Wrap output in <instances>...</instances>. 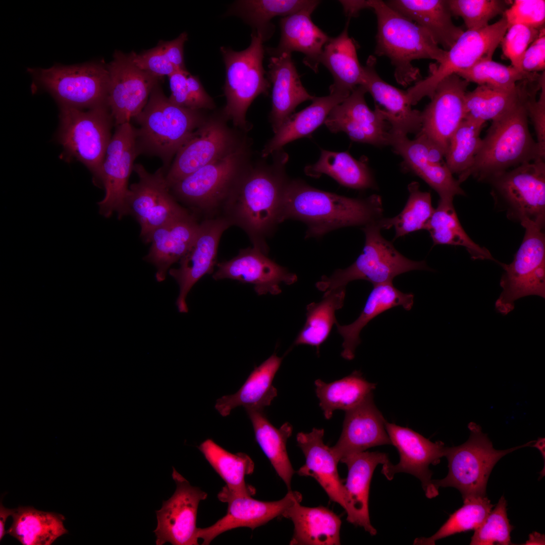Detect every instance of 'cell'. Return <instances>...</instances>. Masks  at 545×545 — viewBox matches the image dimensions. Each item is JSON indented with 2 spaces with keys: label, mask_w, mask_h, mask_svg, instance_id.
Listing matches in <instances>:
<instances>
[{
  "label": "cell",
  "mask_w": 545,
  "mask_h": 545,
  "mask_svg": "<svg viewBox=\"0 0 545 545\" xmlns=\"http://www.w3.org/2000/svg\"><path fill=\"white\" fill-rule=\"evenodd\" d=\"M272 161L252 160L238 178L218 215L244 230L253 246L267 254L266 238L279 223L281 203L288 180V154L282 149Z\"/></svg>",
  "instance_id": "obj_1"
},
{
  "label": "cell",
  "mask_w": 545,
  "mask_h": 545,
  "mask_svg": "<svg viewBox=\"0 0 545 545\" xmlns=\"http://www.w3.org/2000/svg\"><path fill=\"white\" fill-rule=\"evenodd\" d=\"M537 88L525 81L518 100L507 112L492 121L472 166L459 175L460 184L470 177L479 181L520 165L538 159L545 153L532 137L528 126L527 104Z\"/></svg>",
  "instance_id": "obj_2"
},
{
  "label": "cell",
  "mask_w": 545,
  "mask_h": 545,
  "mask_svg": "<svg viewBox=\"0 0 545 545\" xmlns=\"http://www.w3.org/2000/svg\"><path fill=\"white\" fill-rule=\"evenodd\" d=\"M381 197L352 198L313 188L299 180L285 187L280 222L294 219L307 226L306 237H318L339 228L364 226L383 217Z\"/></svg>",
  "instance_id": "obj_3"
},
{
  "label": "cell",
  "mask_w": 545,
  "mask_h": 545,
  "mask_svg": "<svg viewBox=\"0 0 545 545\" xmlns=\"http://www.w3.org/2000/svg\"><path fill=\"white\" fill-rule=\"evenodd\" d=\"M368 5L377 18L375 53L390 60L399 84L407 86L420 77L419 69L412 64L413 61L427 59L439 63L443 60L447 50L440 48L424 28L383 1H368Z\"/></svg>",
  "instance_id": "obj_4"
},
{
  "label": "cell",
  "mask_w": 545,
  "mask_h": 545,
  "mask_svg": "<svg viewBox=\"0 0 545 545\" xmlns=\"http://www.w3.org/2000/svg\"><path fill=\"white\" fill-rule=\"evenodd\" d=\"M204 112L172 103L158 83L134 118L139 125L135 129L139 154L158 156L167 171L179 149L207 119Z\"/></svg>",
  "instance_id": "obj_5"
},
{
  "label": "cell",
  "mask_w": 545,
  "mask_h": 545,
  "mask_svg": "<svg viewBox=\"0 0 545 545\" xmlns=\"http://www.w3.org/2000/svg\"><path fill=\"white\" fill-rule=\"evenodd\" d=\"M251 36L250 45L243 50L220 48L225 65L224 91L226 98V105L221 111L237 129L244 133L251 128L246 120L249 106L259 95H267L270 87L263 66V41L254 30Z\"/></svg>",
  "instance_id": "obj_6"
},
{
  "label": "cell",
  "mask_w": 545,
  "mask_h": 545,
  "mask_svg": "<svg viewBox=\"0 0 545 545\" xmlns=\"http://www.w3.org/2000/svg\"><path fill=\"white\" fill-rule=\"evenodd\" d=\"M247 138L235 150L201 168L171 187L176 199L208 217L219 214L236 181L252 161Z\"/></svg>",
  "instance_id": "obj_7"
},
{
  "label": "cell",
  "mask_w": 545,
  "mask_h": 545,
  "mask_svg": "<svg viewBox=\"0 0 545 545\" xmlns=\"http://www.w3.org/2000/svg\"><path fill=\"white\" fill-rule=\"evenodd\" d=\"M495 205L524 228L543 229L545 223V162H526L488 179Z\"/></svg>",
  "instance_id": "obj_8"
},
{
  "label": "cell",
  "mask_w": 545,
  "mask_h": 545,
  "mask_svg": "<svg viewBox=\"0 0 545 545\" xmlns=\"http://www.w3.org/2000/svg\"><path fill=\"white\" fill-rule=\"evenodd\" d=\"M365 244L355 261L330 276H323L316 284L320 291L345 288L349 282L364 280L376 285L392 282L396 276L411 270L431 269L425 261H414L400 253L392 243L382 235L379 220L364 226Z\"/></svg>",
  "instance_id": "obj_9"
},
{
  "label": "cell",
  "mask_w": 545,
  "mask_h": 545,
  "mask_svg": "<svg viewBox=\"0 0 545 545\" xmlns=\"http://www.w3.org/2000/svg\"><path fill=\"white\" fill-rule=\"evenodd\" d=\"M470 436L463 444L446 447L445 456L448 461L449 471L442 479L432 480L436 489L453 487L462 494L463 500L486 496L487 482L492 470L498 461L506 454L530 446L534 441L511 449L498 450L494 448L487 435L481 427L471 422L468 425Z\"/></svg>",
  "instance_id": "obj_10"
},
{
  "label": "cell",
  "mask_w": 545,
  "mask_h": 545,
  "mask_svg": "<svg viewBox=\"0 0 545 545\" xmlns=\"http://www.w3.org/2000/svg\"><path fill=\"white\" fill-rule=\"evenodd\" d=\"M59 141L71 157L83 163L101 186V167L114 124L107 105L84 111L61 105Z\"/></svg>",
  "instance_id": "obj_11"
},
{
  "label": "cell",
  "mask_w": 545,
  "mask_h": 545,
  "mask_svg": "<svg viewBox=\"0 0 545 545\" xmlns=\"http://www.w3.org/2000/svg\"><path fill=\"white\" fill-rule=\"evenodd\" d=\"M508 29L505 18L478 29L464 31L447 50L443 60L430 67V75L417 82L407 91L412 105L424 97L431 98L438 84L446 77L468 69L479 61L492 59Z\"/></svg>",
  "instance_id": "obj_12"
},
{
  "label": "cell",
  "mask_w": 545,
  "mask_h": 545,
  "mask_svg": "<svg viewBox=\"0 0 545 545\" xmlns=\"http://www.w3.org/2000/svg\"><path fill=\"white\" fill-rule=\"evenodd\" d=\"M28 71L60 105L90 109L107 105L109 72L101 64L57 65Z\"/></svg>",
  "instance_id": "obj_13"
},
{
  "label": "cell",
  "mask_w": 545,
  "mask_h": 545,
  "mask_svg": "<svg viewBox=\"0 0 545 545\" xmlns=\"http://www.w3.org/2000/svg\"><path fill=\"white\" fill-rule=\"evenodd\" d=\"M522 243L512 262H499L504 270L501 280L502 292L495 303L496 310L506 315L515 301L529 295L545 298V236L543 229L525 228Z\"/></svg>",
  "instance_id": "obj_14"
},
{
  "label": "cell",
  "mask_w": 545,
  "mask_h": 545,
  "mask_svg": "<svg viewBox=\"0 0 545 545\" xmlns=\"http://www.w3.org/2000/svg\"><path fill=\"white\" fill-rule=\"evenodd\" d=\"M222 111L208 115L176 154L166 174L170 188L201 168L236 149L245 134L230 128Z\"/></svg>",
  "instance_id": "obj_15"
},
{
  "label": "cell",
  "mask_w": 545,
  "mask_h": 545,
  "mask_svg": "<svg viewBox=\"0 0 545 545\" xmlns=\"http://www.w3.org/2000/svg\"><path fill=\"white\" fill-rule=\"evenodd\" d=\"M133 171L139 180L129 188L126 205L128 214L140 226V237L145 242L156 229L189 212L172 194L166 180L167 171L161 167L154 173L148 172L141 164Z\"/></svg>",
  "instance_id": "obj_16"
},
{
  "label": "cell",
  "mask_w": 545,
  "mask_h": 545,
  "mask_svg": "<svg viewBox=\"0 0 545 545\" xmlns=\"http://www.w3.org/2000/svg\"><path fill=\"white\" fill-rule=\"evenodd\" d=\"M107 148L101 171L105 195L98 202L99 212L105 217L114 213L119 220L128 215L126 199L128 181L138 152L135 128L130 122L116 127Z\"/></svg>",
  "instance_id": "obj_17"
},
{
  "label": "cell",
  "mask_w": 545,
  "mask_h": 545,
  "mask_svg": "<svg viewBox=\"0 0 545 545\" xmlns=\"http://www.w3.org/2000/svg\"><path fill=\"white\" fill-rule=\"evenodd\" d=\"M107 65V105L116 127L130 122L141 113L160 78L136 66L128 54L116 50Z\"/></svg>",
  "instance_id": "obj_18"
},
{
  "label": "cell",
  "mask_w": 545,
  "mask_h": 545,
  "mask_svg": "<svg viewBox=\"0 0 545 545\" xmlns=\"http://www.w3.org/2000/svg\"><path fill=\"white\" fill-rule=\"evenodd\" d=\"M172 477L176 489L172 496L163 501L156 511V544L170 542L173 545L198 544L196 526L198 505L207 494L189 482L173 467Z\"/></svg>",
  "instance_id": "obj_19"
},
{
  "label": "cell",
  "mask_w": 545,
  "mask_h": 545,
  "mask_svg": "<svg viewBox=\"0 0 545 545\" xmlns=\"http://www.w3.org/2000/svg\"><path fill=\"white\" fill-rule=\"evenodd\" d=\"M386 429L392 445L397 449L400 461L396 465L390 461L383 465L382 473L392 480L396 473L405 472L418 478L425 496L429 499L438 495L432 484L430 464L437 465L445 456L446 447L441 441L432 442L410 428L386 422Z\"/></svg>",
  "instance_id": "obj_20"
},
{
  "label": "cell",
  "mask_w": 545,
  "mask_h": 545,
  "mask_svg": "<svg viewBox=\"0 0 545 545\" xmlns=\"http://www.w3.org/2000/svg\"><path fill=\"white\" fill-rule=\"evenodd\" d=\"M469 82L457 74L441 81L421 112L419 135L438 147L445 155L450 139L465 118V97Z\"/></svg>",
  "instance_id": "obj_21"
},
{
  "label": "cell",
  "mask_w": 545,
  "mask_h": 545,
  "mask_svg": "<svg viewBox=\"0 0 545 545\" xmlns=\"http://www.w3.org/2000/svg\"><path fill=\"white\" fill-rule=\"evenodd\" d=\"M231 226L229 221L220 215L206 217L200 222L197 236L189 251L179 260V267L169 269V275L179 287L176 301L179 312H188L186 299L188 293L203 276L213 272L221 237Z\"/></svg>",
  "instance_id": "obj_22"
},
{
  "label": "cell",
  "mask_w": 545,
  "mask_h": 545,
  "mask_svg": "<svg viewBox=\"0 0 545 545\" xmlns=\"http://www.w3.org/2000/svg\"><path fill=\"white\" fill-rule=\"evenodd\" d=\"M366 92L362 85L356 87L332 110L324 123L332 132H344L354 141L376 146L389 145L391 126L378 105L374 111L367 106Z\"/></svg>",
  "instance_id": "obj_23"
},
{
  "label": "cell",
  "mask_w": 545,
  "mask_h": 545,
  "mask_svg": "<svg viewBox=\"0 0 545 545\" xmlns=\"http://www.w3.org/2000/svg\"><path fill=\"white\" fill-rule=\"evenodd\" d=\"M217 498L221 502L227 503V512L212 525L198 528L197 536L203 540V545L209 544L216 536L232 529L248 527L253 530L282 516L289 507L297 502L301 503L302 500L300 493L291 490L283 499L273 502L256 500L251 496L233 495L222 490Z\"/></svg>",
  "instance_id": "obj_24"
},
{
  "label": "cell",
  "mask_w": 545,
  "mask_h": 545,
  "mask_svg": "<svg viewBox=\"0 0 545 545\" xmlns=\"http://www.w3.org/2000/svg\"><path fill=\"white\" fill-rule=\"evenodd\" d=\"M216 266L212 275L214 280L228 279L250 284L258 295H278L282 292V283L290 285L297 281L296 274L277 263L255 246L240 249L237 255L216 263Z\"/></svg>",
  "instance_id": "obj_25"
},
{
  "label": "cell",
  "mask_w": 545,
  "mask_h": 545,
  "mask_svg": "<svg viewBox=\"0 0 545 545\" xmlns=\"http://www.w3.org/2000/svg\"><path fill=\"white\" fill-rule=\"evenodd\" d=\"M386 421L375 405L373 395L346 411L339 440L331 447L340 462L344 457L378 446L392 445Z\"/></svg>",
  "instance_id": "obj_26"
},
{
  "label": "cell",
  "mask_w": 545,
  "mask_h": 545,
  "mask_svg": "<svg viewBox=\"0 0 545 545\" xmlns=\"http://www.w3.org/2000/svg\"><path fill=\"white\" fill-rule=\"evenodd\" d=\"M389 145L403 158L404 168L425 182L440 199H453L456 195H465L445 162L435 164L429 160L428 141L423 137L416 135L410 139L407 135L390 130Z\"/></svg>",
  "instance_id": "obj_27"
},
{
  "label": "cell",
  "mask_w": 545,
  "mask_h": 545,
  "mask_svg": "<svg viewBox=\"0 0 545 545\" xmlns=\"http://www.w3.org/2000/svg\"><path fill=\"white\" fill-rule=\"evenodd\" d=\"M200 222L189 211L154 230L145 242L150 243L144 259L156 268L155 278L166 279L171 266L179 260L192 246L198 233Z\"/></svg>",
  "instance_id": "obj_28"
},
{
  "label": "cell",
  "mask_w": 545,
  "mask_h": 545,
  "mask_svg": "<svg viewBox=\"0 0 545 545\" xmlns=\"http://www.w3.org/2000/svg\"><path fill=\"white\" fill-rule=\"evenodd\" d=\"M320 2L316 1L314 4L280 20L281 38L278 45L266 49L270 57L300 52L305 56L303 63L314 72H318L323 48L330 38L311 18Z\"/></svg>",
  "instance_id": "obj_29"
},
{
  "label": "cell",
  "mask_w": 545,
  "mask_h": 545,
  "mask_svg": "<svg viewBox=\"0 0 545 545\" xmlns=\"http://www.w3.org/2000/svg\"><path fill=\"white\" fill-rule=\"evenodd\" d=\"M348 468L345 488L347 496V520L362 527L371 535L376 530L371 524L369 514V493L373 473L378 464L390 460L387 454L363 451L348 455L341 461Z\"/></svg>",
  "instance_id": "obj_30"
},
{
  "label": "cell",
  "mask_w": 545,
  "mask_h": 545,
  "mask_svg": "<svg viewBox=\"0 0 545 545\" xmlns=\"http://www.w3.org/2000/svg\"><path fill=\"white\" fill-rule=\"evenodd\" d=\"M324 429L313 428L310 432H299L297 442L305 458V463L297 471L300 476L314 478L330 500L346 511L347 496L344 480L339 475V462L331 448L323 442Z\"/></svg>",
  "instance_id": "obj_31"
},
{
  "label": "cell",
  "mask_w": 545,
  "mask_h": 545,
  "mask_svg": "<svg viewBox=\"0 0 545 545\" xmlns=\"http://www.w3.org/2000/svg\"><path fill=\"white\" fill-rule=\"evenodd\" d=\"M376 58L370 56L363 66L361 85L375 102L384 107L382 112L391 130L408 135L418 134L422 126L421 112L413 109L406 91L383 80L375 70Z\"/></svg>",
  "instance_id": "obj_32"
},
{
  "label": "cell",
  "mask_w": 545,
  "mask_h": 545,
  "mask_svg": "<svg viewBox=\"0 0 545 545\" xmlns=\"http://www.w3.org/2000/svg\"><path fill=\"white\" fill-rule=\"evenodd\" d=\"M268 79L272 85V107L269 120L274 133L302 102L314 96L302 84L291 53H283L269 59Z\"/></svg>",
  "instance_id": "obj_33"
},
{
  "label": "cell",
  "mask_w": 545,
  "mask_h": 545,
  "mask_svg": "<svg viewBox=\"0 0 545 545\" xmlns=\"http://www.w3.org/2000/svg\"><path fill=\"white\" fill-rule=\"evenodd\" d=\"M385 3L426 30L445 50L464 32L453 23L447 0H392Z\"/></svg>",
  "instance_id": "obj_34"
},
{
  "label": "cell",
  "mask_w": 545,
  "mask_h": 545,
  "mask_svg": "<svg viewBox=\"0 0 545 545\" xmlns=\"http://www.w3.org/2000/svg\"><path fill=\"white\" fill-rule=\"evenodd\" d=\"M413 303L412 293L401 292L394 287L392 282L374 285L359 317L347 325H342L338 322L336 323L338 332L343 339L342 357L348 360L354 358L355 349L361 342L360 333L370 320L395 307L400 306L410 310Z\"/></svg>",
  "instance_id": "obj_35"
},
{
  "label": "cell",
  "mask_w": 545,
  "mask_h": 545,
  "mask_svg": "<svg viewBox=\"0 0 545 545\" xmlns=\"http://www.w3.org/2000/svg\"><path fill=\"white\" fill-rule=\"evenodd\" d=\"M282 517L293 523L294 533L290 544H340V518L328 508L308 507L297 502L289 507Z\"/></svg>",
  "instance_id": "obj_36"
},
{
  "label": "cell",
  "mask_w": 545,
  "mask_h": 545,
  "mask_svg": "<svg viewBox=\"0 0 545 545\" xmlns=\"http://www.w3.org/2000/svg\"><path fill=\"white\" fill-rule=\"evenodd\" d=\"M283 358L273 354L254 369L238 392L218 399L215 409L222 416H227L237 407L263 410L270 405L277 396L272 381Z\"/></svg>",
  "instance_id": "obj_37"
},
{
  "label": "cell",
  "mask_w": 545,
  "mask_h": 545,
  "mask_svg": "<svg viewBox=\"0 0 545 545\" xmlns=\"http://www.w3.org/2000/svg\"><path fill=\"white\" fill-rule=\"evenodd\" d=\"M349 95L330 91L329 95L314 96L312 103L300 112L292 114L265 145L261 157L266 158L282 149L286 144L308 137L324 122L332 110Z\"/></svg>",
  "instance_id": "obj_38"
},
{
  "label": "cell",
  "mask_w": 545,
  "mask_h": 545,
  "mask_svg": "<svg viewBox=\"0 0 545 545\" xmlns=\"http://www.w3.org/2000/svg\"><path fill=\"white\" fill-rule=\"evenodd\" d=\"M349 21V18L338 36L330 38L320 60V64L329 70L334 79L330 91L347 95L361 85L363 77V66L358 61L355 43L348 34Z\"/></svg>",
  "instance_id": "obj_39"
},
{
  "label": "cell",
  "mask_w": 545,
  "mask_h": 545,
  "mask_svg": "<svg viewBox=\"0 0 545 545\" xmlns=\"http://www.w3.org/2000/svg\"><path fill=\"white\" fill-rule=\"evenodd\" d=\"M252 424L255 440L288 490L295 473L287 450V442L293 427L289 422L279 428L269 421L262 409H246Z\"/></svg>",
  "instance_id": "obj_40"
},
{
  "label": "cell",
  "mask_w": 545,
  "mask_h": 545,
  "mask_svg": "<svg viewBox=\"0 0 545 545\" xmlns=\"http://www.w3.org/2000/svg\"><path fill=\"white\" fill-rule=\"evenodd\" d=\"M12 516L13 523L7 534L23 545H50L68 533L64 525L65 518L60 514L21 506Z\"/></svg>",
  "instance_id": "obj_41"
},
{
  "label": "cell",
  "mask_w": 545,
  "mask_h": 545,
  "mask_svg": "<svg viewBox=\"0 0 545 545\" xmlns=\"http://www.w3.org/2000/svg\"><path fill=\"white\" fill-rule=\"evenodd\" d=\"M198 448L226 483L222 490L236 496L255 494L254 487L245 480V476L251 474L254 469V463L247 454L229 452L211 439L203 442Z\"/></svg>",
  "instance_id": "obj_42"
},
{
  "label": "cell",
  "mask_w": 545,
  "mask_h": 545,
  "mask_svg": "<svg viewBox=\"0 0 545 545\" xmlns=\"http://www.w3.org/2000/svg\"><path fill=\"white\" fill-rule=\"evenodd\" d=\"M314 0H242L233 3L226 15L241 18L259 33L263 41L273 35L275 26L271 23L277 16L290 15L313 4Z\"/></svg>",
  "instance_id": "obj_43"
},
{
  "label": "cell",
  "mask_w": 545,
  "mask_h": 545,
  "mask_svg": "<svg viewBox=\"0 0 545 545\" xmlns=\"http://www.w3.org/2000/svg\"><path fill=\"white\" fill-rule=\"evenodd\" d=\"M312 177L326 174L343 186L355 189L376 188L373 177L365 160L354 158L346 152L321 150L318 160L305 168Z\"/></svg>",
  "instance_id": "obj_44"
},
{
  "label": "cell",
  "mask_w": 545,
  "mask_h": 545,
  "mask_svg": "<svg viewBox=\"0 0 545 545\" xmlns=\"http://www.w3.org/2000/svg\"><path fill=\"white\" fill-rule=\"evenodd\" d=\"M314 383L319 406L326 419H330L336 410L346 412L361 403L372 395L376 386L356 370L330 383L320 379H316Z\"/></svg>",
  "instance_id": "obj_45"
},
{
  "label": "cell",
  "mask_w": 545,
  "mask_h": 545,
  "mask_svg": "<svg viewBox=\"0 0 545 545\" xmlns=\"http://www.w3.org/2000/svg\"><path fill=\"white\" fill-rule=\"evenodd\" d=\"M453 201V199H440L426 226L425 230L430 233L433 245L462 246L474 260H490L498 263L487 249L475 243L465 232Z\"/></svg>",
  "instance_id": "obj_46"
},
{
  "label": "cell",
  "mask_w": 545,
  "mask_h": 545,
  "mask_svg": "<svg viewBox=\"0 0 545 545\" xmlns=\"http://www.w3.org/2000/svg\"><path fill=\"white\" fill-rule=\"evenodd\" d=\"M345 293V288L327 291L320 302L307 305L306 321L294 345L315 347L319 352L320 346L328 339L333 325L337 322L335 313L343 306Z\"/></svg>",
  "instance_id": "obj_47"
},
{
  "label": "cell",
  "mask_w": 545,
  "mask_h": 545,
  "mask_svg": "<svg viewBox=\"0 0 545 545\" xmlns=\"http://www.w3.org/2000/svg\"><path fill=\"white\" fill-rule=\"evenodd\" d=\"M524 80L518 82L511 90L478 85L474 90L467 92L465 97L464 119L483 124L495 120L509 110L518 100Z\"/></svg>",
  "instance_id": "obj_48"
},
{
  "label": "cell",
  "mask_w": 545,
  "mask_h": 545,
  "mask_svg": "<svg viewBox=\"0 0 545 545\" xmlns=\"http://www.w3.org/2000/svg\"><path fill=\"white\" fill-rule=\"evenodd\" d=\"M408 189L409 197L402 211L395 217L379 220L382 229L394 228V239L425 229L434 209L430 193L420 190L418 182L410 183Z\"/></svg>",
  "instance_id": "obj_49"
},
{
  "label": "cell",
  "mask_w": 545,
  "mask_h": 545,
  "mask_svg": "<svg viewBox=\"0 0 545 545\" xmlns=\"http://www.w3.org/2000/svg\"><path fill=\"white\" fill-rule=\"evenodd\" d=\"M464 505L450 515L448 519L432 536L416 538L414 544L433 545L443 538L455 534L475 530L483 522L494 505L485 496L463 500Z\"/></svg>",
  "instance_id": "obj_50"
},
{
  "label": "cell",
  "mask_w": 545,
  "mask_h": 545,
  "mask_svg": "<svg viewBox=\"0 0 545 545\" xmlns=\"http://www.w3.org/2000/svg\"><path fill=\"white\" fill-rule=\"evenodd\" d=\"M483 124L464 119L452 134L445 157L453 175H459L472 166L481 145L480 133Z\"/></svg>",
  "instance_id": "obj_51"
},
{
  "label": "cell",
  "mask_w": 545,
  "mask_h": 545,
  "mask_svg": "<svg viewBox=\"0 0 545 545\" xmlns=\"http://www.w3.org/2000/svg\"><path fill=\"white\" fill-rule=\"evenodd\" d=\"M468 82L487 85L496 88L511 90L524 80H536L540 75L527 73L511 66H507L492 59L479 61L471 67L456 74Z\"/></svg>",
  "instance_id": "obj_52"
},
{
  "label": "cell",
  "mask_w": 545,
  "mask_h": 545,
  "mask_svg": "<svg viewBox=\"0 0 545 545\" xmlns=\"http://www.w3.org/2000/svg\"><path fill=\"white\" fill-rule=\"evenodd\" d=\"M507 503L503 496L481 524L474 530L471 545L514 544L511 532L514 526L510 524L507 513Z\"/></svg>",
  "instance_id": "obj_53"
},
{
  "label": "cell",
  "mask_w": 545,
  "mask_h": 545,
  "mask_svg": "<svg viewBox=\"0 0 545 545\" xmlns=\"http://www.w3.org/2000/svg\"><path fill=\"white\" fill-rule=\"evenodd\" d=\"M451 14L461 17L467 30L481 29L497 15L504 14L507 2L500 0H448Z\"/></svg>",
  "instance_id": "obj_54"
},
{
  "label": "cell",
  "mask_w": 545,
  "mask_h": 545,
  "mask_svg": "<svg viewBox=\"0 0 545 545\" xmlns=\"http://www.w3.org/2000/svg\"><path fill=\"white\" fill-rule=\"evenodd\" d=\"M540 29L521 24L508 27L501 43L504 55L511 61L513 67L519 70L523 54L538 37Z\"/></svg>",
  "instance_id": "obj_55"
},
{
  "label": "cell",
  "mask_w": 545,
  "mask_h": 545,
  "mask_svg": "<svg viewBox=\"0 0 545 545\" xmlns=\"http://www.w3.org/2000/svg\"><path fill=\"white\" fill-rule=\"evenodd\" d=\"M508 27L521 24L540 29L544 27L545 1L544 0H516L503 14Z\"/></svg>",
  "instance_id": "obj_56"
},
{
  "label": "cell",
  "mask_w": 545,
  "mask_h": 545,
  "mask_svg": "<svg viewBox=\"0 0 545 545\" xmlns=\"http://www.w3.org/2000/svg\"><path fill=\"white\" fill-rule=\"evenodd\" d=\"M128 55L138 68L160 78L165 76L169 77L177 71L168 61L159 44L142 53L131 52Z\"/></svg>",
  "instance_id": "obj_57"
},
{
  "label": "cell",
  "mask_w": 545,
  "mask_h": 545,
  "mask_svg": "<svg viewBox=\"0 0 545 545\" xmlns=\"http://www.w3.org/2000/svg\"><path fill=\"white\" fill-rule=\"evenodd\" d=\"M545 68V29L540 30L538 37L529 46L521 59L519 70L527 73H537Z\"/></svg>",
  "instance_id": "obj_58"
},
{
  "label": "cell",
  "mask_w": 545,
  "mask_h": 545,
  "mask_svg": "<svg viewBox=\"0 0 545 545\" xmlns=\"http://www.w3.org/2000/svg\"><path fill=\"white\" fill-rule=\"evenodd\" d=\"M540 96L536 99L532 96L527 104L528 118H530L535 129L537 143L541 151L545 153V78L542 80Z\"/></svg>",
  "instance_id": "obj_59"
},
{
  "label": "cell",
  "mask_w": 545,
  "mask_h": 545,
  "mask_svg": "<svg viewBox=\"0 0 545 545\" xmlns=\"http://www.w3.org/2000/svg\"><path fill=\"white\" fill-rule=\"evenodd\" d=\"M189 73L187 70H177L169 77L171 91L169 99L177 105L190 109L187 84Z\"/></svg>",
  "instance_id": "obj_60"
},
{
  "label": "cell",
  "mask_w": 545,
  "mask_h": 545,
  "mask_svg": "<svg viewBox=\"0 0 545 545\" xmlns=\"http://www.w3.org/2000/svg\"><path fill=\"white\" fill-rule=\"evenodd\" d=\"M187 39L188 35L184 32L172 40L158 43L168 61L177 70H187L184 60V46Z\"/></svg>",
  "instance_id": "obj_61"
},
{
  "label": "cell",
  "mask_w": 545,
  "mask_h": 545,
  "mask_svg": "<svg viewBox=\"0 0 545 545\" xmlns=\"http://www.w3.org/2000/svg\"><path fill=\"white\" fill-rule=\"evenodd\" d=\"M339 2L349 19L356 17L360 10L368 8V1H340Z\"/></svg>",
  "instance_id": "obj_62"
},
{
  "label": "cell",
  "mask_w": 545,
  "mask_h": 545,
  "mask_svg": "<svg viewBox=\"0 0 545 545\" xmlns=\"http://www.w3.org/2000/svg\"><path fill=\"white\" fill-rule=\"evenodd\" d=\"M15 509H11L5 508L2 503L0 506V540H2L4 536L7 534L5 530V524L7 518L9 516H12L14 513Z\"/></svg>",
  "instance_id": "obj_63"
},
{
  "label": "cell",
  "mask_w": 545,
  "mask_h": 545,
  "mask_svg": "<svg viewBox=\"0 0 545 545\" xmlns=\"http://www.w3.org/2000/svg\"><path fill=\"white\" fill-rule=\"evenodd\" d=\"M544 535L537 532H533L529 535V539L524 544H544Z\"/></svg>",
  "instance_id": "obj_64"
}]
</instances>
